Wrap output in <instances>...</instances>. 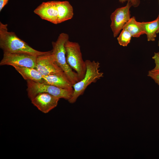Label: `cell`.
Segmentation results:
<instances>
[{
  "label": "cell",
  "mask_w": 159,
  "mask_h": 159,
  "mask_svg": "<svg viewBox=\"0 0 159 159\" xmlns=\"http://www.w3.org/2000/svg\"><path fill=\"white\" fill-rule=\"evenodd\" d=\"M7 26V24L0 22V47L3 53L25 54L37 57L49 52H41L33 49L14 32H9Z\"/></svg>",
  "instance_id": "cell-1"
},
{
  "label": "cell",
  "mask_w": 159,
  "mask_h": 159,
  "mask_svg": "<svg viewBox=\"0 0 159 159\" xmlns=\"http://www.w3.org/2000/svg\"><path fill=\"white\" fill-rule=\"evenodd\" d=\"M69 39V36L67 34L64 33L60 34L57 40L52 42V51L56 63L73 85L80 80L77 74L72 70L66 61L65 44Z\"/></svg>",
  "instance_id": "cell-2"
},
{
  "label": "cell",
  "mask_w": 159,
  "mask_h": 159,
  "mask_svg": "<svg viewBox=\"0 0 159 159\" xmlns=\"http://www.w3.org/2000/svg\"><path fill=\"white\" fill-rule=\"evenodd\" d=\"M85 61L87 67L85 75L82 80L73 85L74 91L71 98L68 101L70 103H74L84 93L88 86L103 77V73L100 71V63L98 62L89 60Z\"/></svg>",
  "instance_id": "cell-3"
},
{
  "label": "cell",
  "mask_w": 159,
  "mask_h": 159,
  "mask_svg": "<svg viewBox=\"0 0 159 159\" xmlns=\"http://www.w3.org/2000/svg\"><path fill=\"white\" fill-rule=\"evenodd\" d=\"M26 82L27 95L31 100L39 93L46 92L59 99L63 98L68 101L74 91L73 88L64 89L30 80H27Z\"/></svg>",
  "instance_id": "cell-4"
},
{
  "label": "cell",
  "mask_w": 159,
  "mask_h": 159,
  "mask_svg": "<svg viewBox=\"0 0 159 159\" xmlns=\"http://www.w3.org/2000/svg\"><path fill=\"white\" fill-rule=\"evenodd\" d=\"M66 60L70 67L77 74L79 80L84 77L86 71V65L81 51L80 47L77 42L68 40L65 44Z\"/></svg>",
  "instance_id": "cell-5"
},
{
  "label": "cell",
  "mask_w": 159,
  "mask_h": 159,
  "mask_svg": "<svg viewBox=\"0 0 159 159\" xmlns=\"http://www.w3.org/2000/svg\"><path fill=\"white\" fill-rule=\"evenodd\" d=\"M37 57L25 54L4 53L0 65L21 66L36 69Z\"/></svg>",
  "instance_id": "cell-6"
},
{
  "label": "cell",
  "mask_w": 159,
  "mask_h": 159,
  "mask_svg": "<svg viewBox=\"0 0 159 159\" xmlns=\"http://www.w3.org/2000/svg\"><path fill=\"white\" fill-rule=\"evenodd\" d=\"M132 6L131 3L127 2L125 6L117 8L111 14L110 27L114 37H116L118 35L131 18L130 9Z\"/></svg>",
  "instance_id": "cell-7"
},
{
  "label": "cell",
  "mask_w": 159,
  "mask_h": 159,
  "mask_svg": "<svg viewBox=\"0 0 159 159\" xmlns=\"http://www.w3.org/2000/svg\"><path fill=\"white\" fill-rule=\"evenodd\" d=\"M36 62V69L42 76L64 72L55 62L52 50L37 56Z\"/></svg>",
  "instance_id": "cell-8"
},
{
  "label": "cell",
  "mask_w": 159,
  "mask_h": 159,
  "mask_svg": "<svg viewBox=\"0 0 159 159\" xmlns=\"http://www.w3.org/2000/svg\"><path fill=\"white\" fill-rule=\"evenodd\" d=\"M59 1L43 2L34 10V12L42 19L54 24H58Z\"/></svg>",
  "instance_id": "cell-9"
},
{
  "label": "cell",
  "mask_w": 159,
  "mask_h": 159,
  "mask_svg": "<svg viewBox=\"0 0 159 159\" xmlns=\"http://www.w3.org/2000/svg\"><path fill=\"white\" fill-rule=\"evenodd\" d=\"M59 99L46 92L37 94L31 100L32 103L40 111L47 113L55 107Z\"/></svg>",
  "instance_id": "cell-10"
},
{
  "label": "cell",
  "mask_w": 159,
  "mask_h": 159,
  "mask_svg": "<svg viewBox=\"0 0 159 159\" xmlns=\"http://www.w3.org/2000/svg\"><path fill=\"white\" fill-rule=\"evenodd\" d=\"M43 82L66 89L73 88V85L64 72L43 76Z\"/></svg>",
  "instance_id": "cell-11"
},
{
  "label": "cell",
  "mask_w": 159,
  "mask_h": 159,
  "mask_svg": "<svg viewBox=\"0 0 159 159\" xmlns=\"http://www.w3.org/2000/svg\"><path fill=\"white\" fill-rule=\"evenodd\" d=\"M14 67L26 81L30 80L37 82H43V76L36 69L21 66Z\"/></svg>",
  "instance_id": "cell-12"
},
{
  "label": "cell",
  "mask_w": 159,
  "mask_h": 159,
  "mask_svg": "<svg viewBox=\"0 0 159 159\" xmlns=\"http://www.w3.org/2000/svg\"><path fill=\"white\" fill-rule=\"evenodd\" d=\"M59 24L72 18L74 15L73 8L68 1H59Z\"/></svg>",
  "instance_id": "cell-13"
},
{
  "label": "cell",
  "mask_w": 159,
  "mask_h": 159,
  "mask_svg": "<svg viewBox=\"0 0 159 159\" xmlns=\"http://www.w3.org/2000/svg\"><path fill=\"white\" fill-rule=\"evenodd\" d=\"M145 34L147 36L148 41H154L156 37L157 32L159 29V19L153 21L141 22Z\"/></svg>",
  "instance_id": "cell-14"
},
{
  "label": "cell",
  "mask_w": 159,
  "mask_h": 159,
  "mask_svg": "<svg viewBox=\"0 0 159 159\" xmlns=\"http://www.w3.org/2000/svg\"><path fill=\"white\" fill-rule=\"evenodd\" d=\"M123 29L128 31L133 37L138 38L145 34L141 22L137 21L134 16L130 18Z\"/></svg>",
  "instance_id": "cell-15"
},
{
  "label": "cell",
  "mask_w": 159,
  "mask_h": 159,
  "mask_svg": "<svg viewBox=\"0 0 159 159\" xmlns=\"http://www.w3.org/2000/svg\"><path fill=\"white\" fill-rule=\"evenodd\" d=\"M132 36L126 29H123L117 38L119 44L123 47H126L130 43Z\"/></svg>",
  "instance_id": "cell-16"
},
{
  "label": "cell",
  "mask_w": 159,
  "mask_h": 159,
  "mask_svg": "<svg viewBox=\"0 0 159 159\" xmlns=\"http://www.w3.org/2000/svg\"><path fill=\"white\" fill-rule=\"evenodd\" d=\"M148 76L153 79L159 85V71L153 69L148 71Z\"/></svg>",
  "instance_id": "cell-17"
},
{
  "label": "cell",
  "mask_w": 159,
  "mask_h": 159,
  "mask_svg": "<svg viewBox=\"0 0 159 159\" xmlns=\"http://www.w3.org/2000/svg\"><path fill=\"white\" fill-rule=\"evenodd\" d=\"M152 58L154 60L155 64V66L152 69L159 71V52L155 53Z\"/></svg>",
  "instance_id": "cell-18"
},
{
  "label": "cell",
  "mask_w": 159,
  "mask_h": 159,
  "mask_svg": "<svg viewBox=\"0 0 159 159\" xmlns=\"http://www.w3.org/2000/svg\"><path fill=\"white\" fill-rule=\"evenodd\" d=\"M121 3H123L126 1L129 2L131 3L132 6L136 7L138 6L140 3V0H119Z\"/></svg>",
  "instance_id": "cell-19"
},
{
  "label": "cell",
  "mask_w": 159,
  "mask_h": 159,
  "mask_svg": "<svg viewBox=\"0 0 159 159\" xmlns=\"http://www.w3.org/2000/svg\"><path fill=\"white\" fill-rule=\"evenodd\" d=\"M9 0H0V12L7 4Z\"/></svg>",
  "instance_id": "cell-20"
},
{
  "label": "cell",
  "mask_w": 159,
  "mask_h": 159,
  "mask_svg": "<svg viewBox=\"0 0 159 159\" xmlns=\"http://www.w3.org/2000/svg\"><path fill=\"white\" fill-rule=\"evenodd\" d=\"M157 34L158 33H159V29H158V30L157 31ZM158 45L159 46V42H158Z\"/></svg>",
  "instance_id": "cell-21"
},
{
  "label": "cell",
  "mask_w": 159,
  "mask_h": 159,
  "mask_svg": "<svg viewBox=\"0 0 159 159\" xmlns=\"http://www.w3.org/2000/svg\"><path fill=\"white\" fill-rule=\"evenodd\" d=\"M157 18L159 19V14H158V17H157Z\"/></svg>",
  "instance_id": "cell-22"
}]
</instances>
